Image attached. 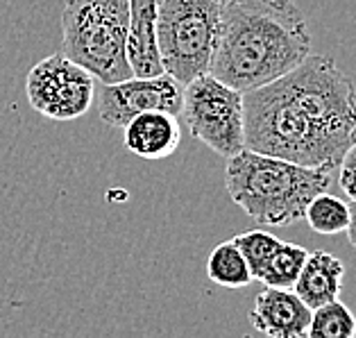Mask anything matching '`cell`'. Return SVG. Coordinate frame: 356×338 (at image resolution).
Masks as SVG:
<instances>
[{"label":"cell","instance_id":"cell-1","mask_svg":"<svg viewBox=\"0 0 356 338\" xmlns=\"http://www.w3.org/2000/svg\"><path fill=\"white\" fill-rule=\"evenodd\" d=\"M311 43L295 0H225L209 73L245 93L291 73Z\"/></svg>","mask_w":356,"mask_h":338},{"label":"cell","instance_id":"cell-2","mask_svg":"<svg viewBox=\"0 0 356 338\" xmlns=\"http://www.w3.org/2000/svg\"><path fill=\"white\" fill-rule=\"evenodd\" d=\"M334 168H311L243 148L227 157L225 186L232 202L259 225L300 220L307 204L334 184Z\"/></svg>","mask_w":356,"mask_h":338},{"label":"cell","instance_id":"cell-3","mask_svg":"<svg viewBox=\"0 0 356 338\" xmlns=\"http://www.w3.org/2000/svg\"><path fill=\"white\" fill-rule=\"evenodd\" d=\"M245 148L311 168H338L345 150L295 105L282 80L243 93Z\"/></svg>","mask_w":356,"mask_h":338},{"label":"cell","instance_id":"cell-4","mask_svg":"<svg viewBox=\"0 0 356 338\" xmlns=\"http://www.w3.org/2000/svg\"><path fill=\"white\" fill-rule=\"evenodd\" d=\"M127 0H66L62 53L102 84L127 80Z\"/></svg>","mask_w":356,"mask_h":338},{"label":"cell","instance_id":"cell-5","mask_svg":"<svg viewBox=\"0 0 356 338\" xmlns=\"http://www.w3.org/2000/svg\"><path fill=\"white\" fill-rule=\"evenodd\" d=\"M280 80L295 105L343 150L356 141V86L334 57L309 55Z\"/></svg>","mask_w":356,"mask_h":338},{"label":"cell","instance_id":"cell-6","mask_svg":"<svg viewBox=\"0 0 356 338\" xmlns=\"http://www.w3.org/2000/svg\"><path fill=\"white\" fill-rule=\"evenodd\" d=\"M225 0H157V46L163 73L186 84L209 73Z\"/></svg>","mask_w":356,"mask_h":338},{"label":"cell","instance_id":"cell-7","mask_svg":"<svg viewBox=\"0 0 356 338\" xmlns=\"http://www.w3.org/2000/svg\"><path fill=\"white\" fill-rule=\"evenodd\" d=\"M188 132L220 157L245 148L243 129V91L232 89L211 73L184 84L181 114Z\"/></svg>","mask_w":356,"mask_h":338},{"label":"cell","instance_id":"cell-8","mask_svg":"<svg viewBox=\"0 0 356 338\" xmlns=\"http://www.w3.org/2000/svg\"><path fill=\"white\" fill-rule=\"evenodd\" d=\"M25 93L34 111L50 120H77L95 100V77L64 53L50 55L32 66Z\"/></svg>","mask_w":356,"mask_h":338},{"label":"cell","instance_id":"cell-9","mask_svg":"<svg viewBox=\"0 0 356 338\" xmlns=\"http://www.w3.org/2000/svg\"><path fill=\"white\" fill-rule=\"evenodd\" d=\"M100 120L109 127H123L129 118L143 111H168L172 116L181 114L184 84L168 73L152 77H127V80L102 84L95 91Z\"/></svg>","mask_w":356,"mask_h":338},{"label":"cell","instance_id":"cell-10","mask_svg":"<svg viewBox=\"0 0 356 338\" xmlns=\"http://www.w3.org/2000/svg\"><path fill=\"white\" fill-rule=\"evenodd\" d=\"M250 323L270 338H307L311 309L295 296L293 289H266L254 298Z\"/></svg>","mask_w":356,"mask_h":338},{"label":"cell","instance_id":"cell-11","mask_svg":"<svg viewBox=\"0 0 356 338\" xmlns=\"http://www.w3.org/2000/svg\"><path fill=\"white\" fill-rule=\"evenodd\" d=\"M120 129L125 148L136 157L150 161L170 157L181 143L179 120L168 111H143L129 118Z\"/></svg>","mask_w":356,"mask_h":338},{"label":"cell","instance_id":"cell-12","mask_svg":"<svg viewBox=\"0 0 356 338\" xmlns=\"http://www.w3.org/2000/svg\"><path fill=\"white\" fill-rule=\"evenodd\" d=\"M127 62L134 77L163 73L157 46V0H127Z\"/></svg>","mask_w":356,"mask_h":338},{"label":"cell","instance_id":"cell-13","mask_svg":"<svg viewBox=\"0 0 356 338\" xmlns=\"http://www.w3.org/2000/svg\"><path fill=\"white\" fill-rule=\"evenodd\" d=\"M345 264L332 252L316 250L307 255L298 280L293 284V291L311 311L320 305L336 300L343 291Z\"/></svg>","mask_w":356,"mask_h":338},{"label":"cell","instance_id":"cell-14","mask_svg":"<svg viewBox=\"0 0 356 338\" xmlns=\"http://www.w3.org/2000/svg\"><path fill=\"white\" fill-rule=\"evenodd\" d=\"M207 275L222 289H245L254 282L245 257L234 241H225L211 250L209 261H207Z\"/></svg>","mask_w":356,"mask_h":338},{"label":"cell","instance_id":"cell-15","mask_svg":"<svg viewBox=\"0 0 356 338\" xmlns=\"http://www.w3.org/2000/svg\"><path fill=\"white\" fill-rule=\"evenodd\" d=\"M311 338H354L356 316L341 300H332L311 311V323L307 329Z\"/></svg>","mask_w":356,"mask_h":338},{"label":"cell","instance_id":"cell-16","mask_svg":"<svg viewBox=\"0 0 356 338\" xmlns=\"http://www.w3.org/2000/svg\"><path fill=\"white\" fill-rule=\"evenodd\" d=\"M302 218L309 223V227L316 234L334 236V234H341L347 230V223H350V207H347V202L341 200V198L323 191V193H318L314 200L307 204Z\"/></svg>","mask_w":356,"mask_h":338},{"label":"cell","instance_id":"cell-17","mask_svg":"<svg viewBox=\"0 0 356 338\" xmlns=\"http://www.w3.org/2000/svg\"><path fill=\"white\" fill-rule=\"evenodd\" d=\"M307 255H309L307 248L282 241L280 248L268 259L261 275H259V282L266 286H275V289H293L304 261H307Z\"/></svg>","mask_w":356,"mask_h":338},{"label":"cell","instance_id":"cell-18","mask_svg":"<svg viewBox=\"0 0 356 338\" xmlns=\"http://www.w3.org/2000/svg\"><path fill=\"white\" fill-rule=\"evenodd\" d=\"M234 243L238 246V250L245 257V261L250 266V273L254 280H259V275L266 268L268 259L273 257V252L280 248L282 239H277L275 234L266 232V230H250V232H243L238 234L236 239H232Z\"/></svg>","mask_w":356,"mask_h":338},{"label":"cell","instance_id":"cell-19","mask_svg":"<svg viewBox=\"0 0 356 338\" xmlns=\"http://www.w3.org/2000/svg\"><path fill=\"white\" fill-rule=\"evenodd\" d=\"M336 170H338V184H341L347 200L356 202V141L345 150Z\"/></svg>","mask_w":356,"mask_h":338},{"label":"cell","instance_id":"cell-20","mask_svg":"<svg viewBox=\"0 0 356 338\" xmlns=\"http://www.w3.org/2000/svg\"><path fill=\"white\" fill-rule=\"evenodd\" d=\"M347 207H350V223H347V239H350L352 248H356V202L350 200L347 202Z\"/></svg>","mask_w":356,"mask_h":338}]
</instances>
